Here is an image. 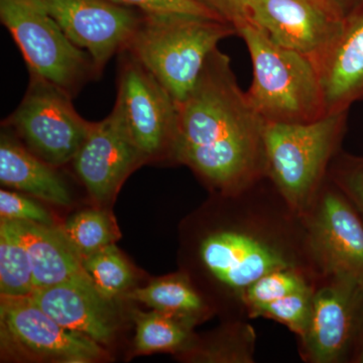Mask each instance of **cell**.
I'll return each mask as SVG.
<instances>
[{
  "instance_id": "cell-5",
  "label": "cell",
  "mask_w": 363,
  "mask_h": 363,
  "mask_svg": "<svg viewBox=\"0 0 363 363\" xmlns=\"http://www.w3.org/2000/svg\"><path fill=\"white\" fill-rule=\"evenodd\" d=\"M348 111L310 123L266 124L267 177L302 215L321 187L332 160L341 150Z\"/></svg>"
},
{
  "instance_id": "cell-19",
  "label": "cell",
  "mask_w": 363,
  "mask_h": 363,
  "mask_svg": "<svg viewBox=\"0 0 363 363\" xmlns=\"http://www.w3.org/2000/svg\"><path fill=\"white\" fill-rule=\"evenodd\" d=\"M126 297L157 311L174 315L193 326L209 311L207 303L186 274L157 279L143 288L131 291Z\"/></svg>"
},
{
  "instance_id": "cell-32",
  "label": "cell",
  "mask_w": 363,
  "mask_h": 363,
  "mask_svg": "<svg viewBox=\"0 0 363 363\" xmlns=\"http://www.w3.org/2000/svg\"><path fill=\"white\" fill-rule=\"evenodd\" d=\"M352 363H363V336L358 345L357 351H355L354 357H353Z\"/></svg>"
},
{
  "instance_id": "cell-9",
  "label": "cell",
  "mask_w": 363,
  "mask_h": 363,
  "mask_svg": "<svg viewBox=\"0 0 363 363\" xmlns=\"http://www.w3.org/2000/svg\"><path fill=\"white\" fill-rule=\"evenodd\" d=\"M302 217L308 248L320 278L344 274L363 281V223L328 177Z\"/></svg>"
},
{
  "instance_id": "cell-20",
  "label": "cell",
  "mask_w": 363,
  "mask_h": 363,
  "mask_svg": "<svg viewBox=\"0 0 363 363\" xmlns=\"http://www.w3.org/2000/svg\"><path fill=\"white\" fill-rule=\"evenodd\" d=\"M135 348L140 353L188 348L192 343L193 325L168 313L136 312Z\"/></svg>"
},
{
  "instance_id": "cell-22",
  "label": "cell",
  "mask_w": 363,
  "mask_h": 363,
  "mask_svg": "<svg viewBox=\"0 0 363 363\" xmlns=\"http://www.w3.org/2000/svg\"><path fill=\"white\" fill-rule=\"evenodd\" d=\"M257 333L247 319L238 318L203 348H191L192 359L207 362H255Z\"/></svg>"
},
{
  "instance_id": "cell-24",
  "label": "cell",
  "mask_w": 363,
  "mask_h": 363,
  "mask_svg": "<svg viewBox=\"0 0 363 363\" xmlns=\"http://www.w3.org/2000/svg\"><path fill=\"white\" fill-rule=\"evenodd\" d=\"M83 267L99 292L113 300L133 285V269L114 243L82 259Z\"/></svg>"
},
{
  "instance_id": "cell-15",
  "label": "cell",
  "mask_w": 363,
  "mask_h": 363,
  "mask_svg": "<svg viewBox=\"0 0 363 363\" xmlns=\"http://www.w3.org/2000/svg\"><path fill=\"white\" fill-rule=\"evenodd\" d=\"M30 297L64 328L97 343L108 344L116 335L112 301L99 292L86 271L56 285L35 289Z\"/></svg>"
},
{
  "instance_id": "cell-14",
  "label": "cell",
  "mask_w": 363,
  "mask_h": 363,
  "mask_svg": "<svg viewBox=\"0 0 363 363\" xmlns=\"http://www.w3.org/2000/svg\"><path fill=\"white\" fill-rule=\"evenodd\" d=\"M250 11L274 44L310 60L336 39L345 16L329 0H252Z\"/></svg>"
},
{
  "instance_id": "cell-4",
  "label": "cell",
  "mask_w": 363,
  "mask_h": 363,
  "mask_svg": "<svg viewBox=\"0 0 363 363\" xmlns=\"http://www.w3.org/2000/svg\"><path fill=\"white\" fill-rule=\"evenodd\" d=\"M238 35L252 59L247 98L266 124L310 123L328 116L311 60L274 44L252 23L240 28Z\"/></svg>"
},
{
  "instance_id": "cell-28",
  "label": "cell",
  "mask_w": 363,
  "mask_h": 363,
  "mask_svg": "<svg viewBox=\"0 0 363 363\" xmlns=\"http://www.w3.org/2000/svg\"><path fill=\"white\" fill-rule=\"evenodd\" d=\"M0 216L6 220L35 222L44 225H55L54 219L37 202L18 193L0 191Z\"/></svg>"
},
{
  "instance_id": "cell-2",
  "label": "cell",
  "mask_w": 363,
  "mask_h": 363,
  "mask_svg": "<svg viewBox=\"0 0 363 363\" xmlns=\"http://www.w3.org/2000/svg\"><path fill=\"white\" fill-rule=\"evenodd\" d=\"M233 195V218L200 238L197 255L238 314L247 318L245 294L264 274L281 269L319 274L308 248L302 215L286 203L267 177Z\"/></svg>"
},
{
  "instance_id": "cell-3",
  "label": "cell",
  "mask_w": 363,
  "mask_h": 363,
  "mask_svg": "<svg viewBox=\"0 0 363 363\" xmlns=\"http://www.w3.org/2000/svg\"><path fill=\"white\" fill-rule=\"evenodd\" d=\"M238 30L230 23L191 14H143L124 51L168 90L177 104L194 89L209 55Z\"/></svg>"
},
{
  "instance_id": "cell-17",
  "label": "cell",
  "mask_w": 363,
  "mask_h": 363,
  "mask_svg": "<svg viewBox=\"0 0 363 363\" xmlns=\"http://www.w3.org/2000/svg\"><path fill=\"white\" fill-rule=\"evenodd\" d=\"M23 243L33 272L35 289L56 285L85 272L82 259L63 227L1 219Z\"/></svg>"
},
{
  "instance_id": "cell-6",
  "label": "cell",
  "mask_w": 363,
  "mask_h": 363,
  "mask_svg": "<svg viewBox=\"0 0 363 363\" xmlns=\"http://www.w3.org/2000/svg\"><path fill=\"white\" fill-rule=\"evenodd\" d=\"M0 20L21 50L30 73L72 97L101 75L90 55L71 42L39 0H0Z\"/></svg>"
},
{
  "instance_id": "cell-23",
  "label": "cell",
  "mask_w": 363,
  "mask_h": 363,
  "mask_svg": "<svg viewBox=\"0 0 363 363\" xmlns=\"http://www.w3.org/2000/svg\"><path fill=\"white\" fill-rule=\"evenodd\" d=\"M319 277L304 269H281L269 272L248 288L245 297L247 316L260 306L316 286Z\"/></svg>"
},
{
  "instance_id": "cell-18",
  "label": "cell",
  "mask_w": 363,
  "mask_h": 363,
  "mask_svg": "<svg viewBox=\"0 0 363 363\" xmlns=\"http://www.w3.org/2000/svg\"><path fill=\"white\" fill-rule=\"evenodd\" d=\"M0 182L6 187L59 206L71 204L70 191L55 167L40 160L7 131L0 138Z\"/></svg>"
},
{
  "instance_id": "cell-8",
  "label": "cell",
  "mask_w": 363,
  "mask_h": 363,
  "mask_svg": "<svg viewBox=\"0 0 363 363\" xmlns=\"http://www.w3.org/2000/svg\"><path fill=\"white\" fill-rule=\"evenodd\" d=\"M363 336V281L336 274L318 279L307 330L298 337L309 363L352 362Z\"/></svg>"
},
{
  "instance_id": "cell-30",
  "label": "cell",
  "mask_w": 363,
  "mask_h": 363,
  "mask_svg": "<svg viewBox=\"0 0 363 363\" xmlns=\"http://www.w3.org/2000/svg\"><path fill=\"white\" fill-rule=\"evenodd\" d=\"M218 20L230 23L236 30L252 23V0H194Z\"/></svg>"
},
{
  "instance_id": "cell-12",
  "label": "cell",
  "mask_w": 363,
  "mask_h": 363,
  "mask_svg": "<svg viewBox=\"0 0 363 363\" xmlns=\"http://www.w3.org/2000/svg\"><path fill=\"white\" fill-rule=\"evenodd\" d=\"M74 45L90 55L102 73L126 49L143 13L109 0H39Z\"/></svg>"
},
{
  "instance_id": "cell-29",
  "label": "cell",
  "mask_w": 363,
  "mask_h": 363,
  "mask_svg": "<svg viewBox=\"0 0 363 363\" xmlns=\"http://www.w3.org/2000/svg\"><path fill=\"white\" fill-rule=\"evenodd\" d=\"M119 6L130 7L143 14L181 13L216 18L194 0H109Z\"/></svg>"
},
{
  "instance_id": "cell-13",
  "label": "cell",
  "mask_w": 363,
  "mask_h": 363,
  "mask_svg": "<svg viewBox=\"0 0 363 363\" xmlns=\"http://www.w3.org/2000/svg\"><path fill=\"white\" fill-rule=\"evenodd\" d=\"M145 161L121 109L114 105L104 121L92 123L72 162L91 198L104 204L113 199L131 172Z\"/></svg>"
},
{
  "instance_id": "cell-16",
  "label": "cell",
  "mask_w": 363,
  "mask_h": 363,
  "mask_svg": "<svg viewBox=\"0 0 363 363\" xmlns=\"http://www.w3.org/2000/svg\"><path fill=\"white\" fill-rule=\"evenodd\" d=\"M311 62L327 114L347 111L363 102V0L345 14L336 39Z\"/></svg>"
},
{
  "instance_id": "cell-31",
  "label": "cell",
  "mask_w": 363,
  "mask_h": 363,
  "mask_svg": "<svg viewBox=\"0 0 363 363\" xmlns=\"http://www.w3.org/2000/svg\"><path fill=\"white\" fill-rule=\"evenodd\" d=\"M329 1L332 2L334 6H337L342 11L344 16H345L348 11H351L355 6H357L362 0H329Z\"/></svg>"
},
{
  "instance_id": "cell-11",
  "label": "cell",
  "mask_w": 363,
  "mask_h": 363,
  "mask_svg": "<svg viewBox=\"0 0 363 363\" xmlns=\"http://www.w3.org/2000/svg\"><path fill=\"white\" fill-rule=\"evenodd\" d=\"M0 331L4 350L33 359L91 362L104 355L99 343L64 328L30 297H1Z\"/></svg>"
},
{
  "instance_id": "cell-21",
  "label": "cell",
  "mask_w": 363,
  "mask_h": 363,
  "mask_svg": "<svg viewBox=\"0 0 363 363\" xmlns=\"http://www.w3.org/2000/svg\"><path fill=\"white\" fill-rule=\"evenodd\" d=\"M32 264L23 243L9 227L0 223V295L30 297L35 292Z\"/></svg>"
},
{
  "instance_id": "cell-7",
  "label": "cell",
  "mask_w": 363,
  "mask_h": 363,
  "mask_svg": "<svg viewBox=\"0 0 363 363\" xmlns=\"http://www.w3.org/2000/svg\"><path fill=\"white\" fill-rule=\"evenodd\" d=\"M70 94L35 73L18 108L6 119L21 143L40 160L57 167L73 161L92 123L74 108Z\"/></svg>"
},
{
  "instance_id": "cell-25",
  "label": "cell",
  "mask_w": 363,
  "mask_h": 363,
  "mask_svg": "<svg viewBox=\"0 0 363 363\" xmlns=\"http://www.w3.org/2000/svg\"><path fill=\"white\" fill-rule=\"evenodd\" d=\"M63 229L82 259L116 242L118 238L111 215L100 210H86L74 215Z\"/></svg>"
},
{
  "instance_id": "cell-10",
  "label": "cell",
  "mask_w": 363,
  "mask_h": 363,
  "mask_svg": "<svg viewBox=\"0 0 363 363\" xmlns=\"http://www.w3.org/2000/svg\"><path fill=\"white\" fill-rule=\"evenodd\" d=\"M116 105L145 159L172 157L178 123V104L145 66L121 52Z\"/></svg>"
},
{
  "instance_id": "cell-1",
  "label": "cell",
  "mask_w": 363,
  "mask_h": 363,
  "mask_svg": "<svg viewBox=\"0 0 363 363\" xmlns=\"http://www.w3.org/2000/svg\"><path fill=\"white\" fill-rule=\"evenodd\" d=\"M264 128L230 58L216 48L194 89L178 104L172 159L221 195L235 194L267 177Z\"/></svg>"
},
{
  "instance_id": "cell-26",
  "label": "cell",
  "mask_w": 363,
  "mask_h": 363,
  "mask_svg": "<svg viewBox=\"0 0 363 363\" xmlns=\"http://www.w3.org/2000/svg\"><path fill=\"white\" fill-rule=\"evenodd\" d=\"M315 289L292 294L252 310L248 319L266 318L285 325L298 337L305 333L311 317Z\"/></svg>"
},
{
  "instance_id": "cell-27",
  "label": "cell",
  "mask_w": 363,
  "mask_h": 363,
  "mask_svg": "<svg viewBox=\"0 0 363 363\" xmlns=\"http://www.w3.org/2000/svg\"><path fill=\"white\" fill-rule=\"evenodd\" d=\"M327 177L347 198L363 223V156L339 150L332 160Z\"/></svg>"
}]
</instances>
